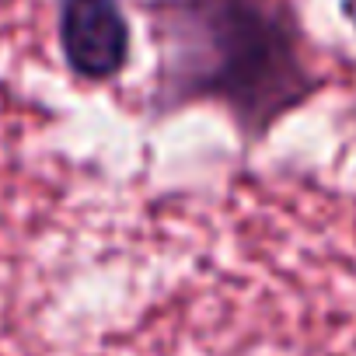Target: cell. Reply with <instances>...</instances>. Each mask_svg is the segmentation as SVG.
Listing matches in <instances>:
<instances>
[{
	"label": "cell",
	"instance_id": "cell-3",
	"mask_svg": "<svg viewBox=\"0 0 356 356\" xmlns=\"http://www.w3.org/2000/svg\"><path fill=\"white\" fill-rule=\"evenodd\" d=\"M339 11H342V18L353 25V32H356V0H339Z\"/></svg>",
	"mask_w": 356,
	"mask_h": 356
},
{
	"label": "cell",
	"instance_id": "cell-1",
	"mask_svg": "<svg viewBox=\"0 0 356 356\" xmlns=\"http://www.w3.org/2000/svg\"><path fill=\"white\" fill-rule=\"evenodd\" d=\"M150 35L157 105L217 102L252 136L314 88L286 0H150Z\"/></svg>",
	"mask_w": 356,
	"mask_h": 356
},
{
	"label": "cell",
	"instance_id": "cell-2",
	"mask_svg": "<svg viewBox=\"0 0 356 356\" xmlns=\"http://www.w3.org/2000/svg\"><path fill=\"white\" fill-rule=\"evenodd\" d=\"M56 32L81 81H112L129 60V25L115 0H60Z\"/></svg>",
	"mask_w": 356,
	"mask_h": 356
}]
</instances>
